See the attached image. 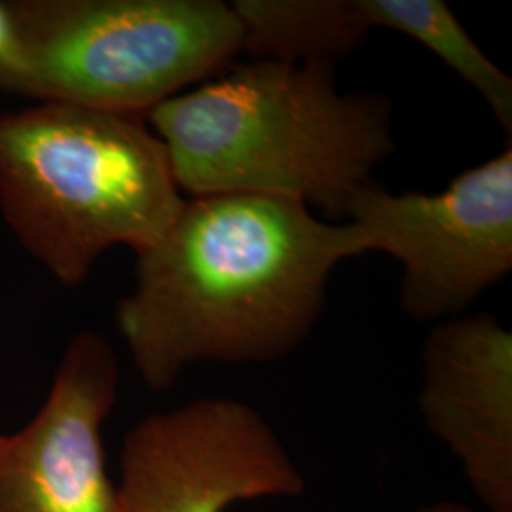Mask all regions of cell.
Returning <instances> with one entry per match:
<instances>
[{"instance_id":"cell-7","label":"cell","mask_w":512,"mask_h":512,"mask_svg":"<svg viewBox=\"0 0 512 512\" xmlns=\"http://www.w3.org/2000/svg\"><path fill=\"white\" fill-rule=\"evenodd\" d=\"M116 395L109 340L95 330L76 334L37 416L0 435V512H124L101 437Z\"/></svg>"},{"instance_id":"cell-3","label":"cell","mask_w":512,"mask_h":512,"mask_svg":"<svg viewBox=\"0 0 512 512\" xmlns=\"http://www.w3.org/2000/svg\"><path fill=\"white\" fill-rule=\"evenodd\" d=\"M184 202L143 116L59 101L0 114V213L61 285L116 245L143 253Z\"/></svg>"},{"instance_id":"cell-1","label":"cell","mask_w":512,"mask_h":512,"mask_svg":"<svg viewBox=\"0 0 512 512\" xmlns=\"http://www.w3.org/2000/svg\"><path fill=\"white\" fill-rule=\"evenodd\" d=\"M361 256L348 222L298 202L220 194L186 200L137 255L116 323L150 391L198 363L279 361L317 327L334 268Z\"/></svg>"},{"instance_id":"cell-8","label":"cell","mask_w":512,"mask_h":512,"mask_svg":"<svg viewBox=\"0 0 512 512\" xmlns=\"http://www.w3.org/2000/svg\"><path fill=\"white\" fill-rule=\"evenodd\" d=\"M418 408L482 512H512L511 330L486 311L435 323L421 349Z\"/></svg>"},{"instance_id":"cell-6","label":"cell","mask_w":512,"mask_h":512,"mask_svg":"<svg viewBox=\"0 0 512 512\" xmlns=\"http://www.w3.org/2000/svg\"><path fill=\"white\" fill-rule=\"evenodd\" d=\"M118 492L124 512H226L300 497L306 476L255 406L203 397L129 429Z\"/></svg>"},{"instance_id":"cell-5","label":"cell","mask_w":512,"mask_h":512,"mask_svg":"<svg viewBox=\"0 0 512 512\" xmlns=\"http://www.w3.org/2000/svg\"><path fill=\"white\" fill-rule=\"evenodd\" d=\"M359 253L403 266L399 302L421 323L469 313L512 270V147L458 173L439 192L368 184L348 203Z\"/></svg>"},{"instance_id":"cell-4","label":"cell","mask_w":512,"mask_h":512,"mask_svg":"<svg viewBox=\"0 0 512 512\" xmlns=\"http://www.w3.org/2000/svg\"><path fill=\"white\" fill-rule=\"evenodd\" d=\"M21 44L14 92L147 116L183 90L226 71L241 27L220 0L6 2Z\"/></svg>"},{"instance_id":"cell-11","label":"cell","mask_w":512,"mask_h":512,"mask_svg":"<svg viewBox=\"0 0 512 512\" xmlns=\"http://www.w3.org/2000/svg\"><path fill=\"white\" fill-rule=\"evenodd\" d=\"M21 44L6 2H0V90L14 92L21 73Z\"/></svg>"},{"instance_id":"cell-10","label":"cell","mask_w":512,"mask_h":512,"mask_svg":"<svg viewBox=\"0 0 512 512\" xmlns=\"http://www.w3.org/2000/svg\"><path fill=\"white\" fill-rule=\"evenodd\" d=\"M370 31L387 29L416 40L475 90L495 122L512 133V80L467 33L442 0H359Z\"/></svg>"},{"instance_id":"cell-9","label":"cell","mask_w":512,"mask_h":512,"mask_svg":"<svg viewBox=\"0 0 512 512\" xmlns=\"http://www.w3.org/2000/svg\"><path fill=\"white\" fill-rule=\"evenodd\" d=\"M241 52L253 59L306 63L351 54L372 33L359 0H236Z\"/></svg>"},{"instance_id":"cell-12","label":"cell","mask_w":512,"mask_h":512,"mask_svg":"<svg viewBox=\"0 0 512 512\" xmlns=\"http://www.w3.org/2000/svg\"><path fill=\"white\" fill-rule=\"evenodd\" d=\"M408 512H482L475 511V509H471V507H467V505H459V503H454V501H442V503H433V505H423V507H418V509H412V511Z\"/></svg>"},{"instance_id":"cell-2","label":"cell","mask_w":512,"mask_h":512,"mask_svg":"<svg viewBox=\"0 0 512 512\" xmlns=\"http://www.w3.org/2000/svg\"><path fill=\"white\" fill-rule=\"evenodd\" d=\"M181 194H253L344 220L351 198L395 152L391 103L342 92L332 61L253 59L145 116Z\"/></svg>"}]
</instances>
